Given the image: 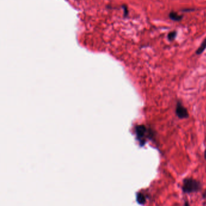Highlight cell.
<instances>
[{
  "mask_svg": "<svg viewBox=\"0 0 206 206\" xmlns=\"http://www.w3.org/2000/svg\"><path fill=\"white\" fill-rule=\"evenodd\" d=\"M169 17L171 19H172L174 21H180L182 19L181 16L178 15L176 13L173 12L170 13Z\"/></svg>",
  "mask_w": 206,
  "mask_h": 206,
  "instance_id": "5b68a950",
  "label": "cell"
},
{
  "mask_svg": "<svg viewBox=\"0 0 206 206\" xmlns=\"http://www.w3.org/2000/svg\"><path fill=\"white\" fill-rule=\"evenodd\" d=\"M205 49H206V38L204 40V41L201 44L200 47L198 48L197 51L196 52V53L197 54H200L205 50Z\"/></svg>",
  "mask_w": 206,
  "mask_h": 206,
  "instance_id": "277c9868",
  "label": "cell"
},
{
  "mask_svg": "<svg viewBox=\"0 0 206 206\" xmlns=\"http://www.w3.org/2000/svg\"><path fill=\"white\" fill-rule=\"evenodd\" d=\"M176 32H175V31H174V32H170V33H169L168 38L169 40L172 41V40H174V39H175V38L176 37Z\"/></svg>",
  "mask_w": 206,
  "mask_h": 206,
  "instance_id": "52a82bcc",
  "label": "cell"
},
{
  "mask_svg": "<svg viewBox=\"0 0 206 206\" xmlns=\"http://www.w3.org/2000/svg\"><path fill=\"white\" fill-rule=\"evenodd\" d=\"M204 157H205V159L206 160V149L205 150V153H204Z\"/></svg>",
  "mask_w": 206,
  "mask_h": 206,
  "instance_id": "ba28073f",
  "label": "cell"
},
{
  "mask_svg": "<svg viewBox=\"0 0 206 206\" xmlns=\"http://www.w3.org/2000/svg\"><path fill=\"white\" fill-rule=\"evenodd\" d=\"M146 131H147V130L145 126L140 125V126H138L137 127L136 133H137V136H138V137H139V139H141L143 137L145 136Z\"/></svg>",
  "mask_w": 206,
  "mask_h": 206,
  "instance_id": "3957f363",
  "label": "cell"
},
{
  "mask_svg": "<svg viewBox=\"0 0 206 206\" xmlns=\"http://www.w3.org/2000/svg\"><path fill=\"white\" fill-rule=\"evenodd\" d=\"M137 202L140 204H144L146 203V199L143 195L141 194H139L137 195Z\"/></svg>",
  "mask_w": 206,
  "mask_h": 206,
  "instance_id": "8992f818",
  "label": "cell"
},
{
  "mask_svg": "<svg viewBox=\"0 0 206 206\" xmlns=\"http://www.w3.org/2000/svg\"><path fill=\"white\" fill-rule=\"evenodd\" d=\"M183 190L186 193H192L198 192L201 189V184L198 181L192 178H186L183 181Z\"/></svg>",
  "mask_w": 206,
  "mask_h": 206,
  "instance_id": "6da1fadb",
  "label": "cell"
},
{
  "mask_svg": "<svg viewBox=\"0 0 206 206\" xmlns=\"http://www.w3.org/2000/svg\"><path fill=\"white\" fill-rule=\"evenodd\" d=\"M176 114L180 119H186L189 117L187 109L184 108L180 102H178L176 105Z\"/></svg>",
  "mask_w": 206,
  "mask_h": 206,
  "instance_id": "7a4b0ae2",
  "label": "cell"
},
{
  "mask_svg": "<svg viewBox=\"0 0 206 206\" xmlns=\"http://www.w3.org/2000/svg\"><path fill=\"white\" fill-rule=\"evenodd\" d=\"M206 196V192H205V194H204V196Z\"/></svg>",
  "mask_w": 206,
  "mask_h": 206,
  "instance_id": "9c48e42d",
  "label": "cell"
}]
</instances>
